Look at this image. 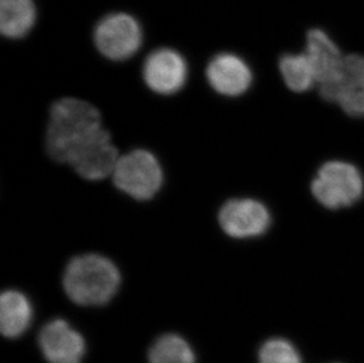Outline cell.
Wrapping results in <instances>:
<instances>
[{"mask_svg":"<svg viewBox=\"0 0 364 363\" xmlns=\"http://www.w3.org/2000/svg\"><path fill=\"white\" fill-rule=\"evenodd\" d=\"M107 130L100 110L76 97H64L48 112L45 144L50 157L69 165Z\"/></svg>","mask_w":364,"mask_h":363,"instance_id":"6da1fadb","label":"cell"},{"mask_svg":"<svg viewBox=\"0 0 364 363\" xmlns=\"http://www.w3.org/2000/svg\"><path fill=\"white\" fill-rule=\"evenodd\" d=\"M122 275L114 261L89 253L69 261L63 274V288L68 298L82 307L104 305L121 287Z\"/></svg>","mask_w":364,"mask_h":363,"instance_id":"7a4b0ae2","label":"cell"},{"mask_svg":"<svg viewBox=\"0 0 364 363\" xmlns=\"http://www.w3.org/2000/svg\"><path fill=\"white\" fill-rule=\"evenodd\" d=\"M111 179L119 191L141 202L161 191L164 172L159 158L139 147L119 156Z\"/></svg>","mask_w":364,"mask_h":363,"instance_id":"3957f363","label":"cell"},{"mask_svg":"<svg viewBox=\"0 0 364 363\" xmlns=\"http://www.w3.org/2000/svg\"><path fill=\"white\" fill-rule=\"evenodd\" d=\"M311 192L326 209H343L361 199L363 176L355 165L347 162H326L311 183Z\"/></svg>","mask_w":364,"mask_h":363,"instance_id":"277c9868","label":"cell"},{"mask_svg":"<svg viewBox=\"0 0 364 363\" xmlns=\"http://www.w3.org/2000/svg\"><path fill=\"white\" fill-rule=\"evenodd\" d=\"M93 41L103 57L114 62H124L139 51L143 44V30L131 14H110L98 21Z\"/></svg>","mask_w":364,"mask_h":363,"instance_id":"5b68a950","label":"cell"},{"mask_svg":"<svg viewBox=\"0 0 364 363\" xmlns=\"http://www.w3.org/2000/svg\"><path fill=\"white\" fill-rule=\"evenodd\" d=\"M218 224L227 236L247 240L263 236L272 226V214L257 199H232L220 206Z\"/></svg>","mask_w":364,"mask_h":363,"instance_id":"8992f818","label":"cell"},{"mask_svg":"<svg viewBox=\"0 0 364 363\" xmlns=\"http://www.w3.org/2000/svg\"><path fill=\"white\" fill-rule=\"evenodd\" d=\"M141 73L145 85L152 93L171 96L186 86L189 65L186 59L173 48H157L145 58Z\"/></svg>","mask_w":364,"mask_h":363,"instance_id":"52a82bcc","label":"cell"},{"mask_svg":"<svg viewBox=\"0 0 364 363\" xmlns=\"http://www.w3.org/2000/svg\"><path fill=\"white\" fill-rule=\"evenodd\" d=\"M321 96L336 103L353 117H364V56H346L340 78L333 85L320 89Z\"/></svg>","mask_w":364,"mask_h":363,"instance_id":"ba28073f","label":"cell"},{"mask_svg":"<svg viewBox=\"0 0 364 363\" xmlns=\"http://www.w3.org/2000/svg\"><path fill=\"white\" fill-rule=\"evenodd\" d=\"M210 88L224 97L242 96L250 89L254 75L240 56L222 52L211 58L205 70Z\"/></svg>","mask_w":364,"mask_h":363,"instance_id":"9c48e42d","label":"cell"},{"mask_svg":"<svg viewBox=\"0 0 364 363\" xmlns=\"http://www.w3.org/2000/svg\"><path fill=\"white\" fill-rule=\"evenodd\" d=\"M39 347L50 363H82L85 340L65 320L46 323L39 334Z\"/></svg>","mask_w":364,"mask_h":363,"instance_id":"30bf717a","label":"cell"},{"mask_svg":"<svg viewBox=\"0 0 364 363\" xmlns=\"http://www.w3.org/2000/svg\"><path fill=\"white\" fill-rule=\"evenodd\" d=\"M304 53L311 63L320 89L333 85L340 78L346 56L323 30L314 28L308 32Z\"/></svg>","mask_w":364,"mask_h":363,"instance_id":"8fae6325","label":"cell"},{"mask_svg":"<svg viewBox=\"0 0 364 363\" xmlns=\"http://www.w3.org/2000/svg\"><path fill=\"white\" fill-rule=\"evenodd\" d=\"M33 309L26 295L9 289L0 296V329L4 336L16 339L31 325Z\"/></svg>","mask_w":364,"mask_h":363,"instance_id":"7c38bea8","label":"cell"},{"mask_svg":"<svg viewBox=\"0 0 364 363\" xmlns=\"http://www.w3.org/2000/svg\"><path fill=\"white\" fill-rule=\"evenodd\" d=\"M36 21L33 0H0V32L4 37L21 39L28 36Z\"/></svg>","mask_w":364,"mask_h":363,"instance_id":"4fadbf2b","label":"cell"},{"mask_svg":"<svg viewBox=\"0 0 364 363\" xmlns=\"http://www.w3.org/2000/svg\"><path fill=\"white\" fill-rule=\"evenodd\" d=\"M279 68L285 85L294 93H306L317 84L313 66L304 52L282 56Z\"/></svg>","mask_w":364,"mask_h":363,"instance_id":"5bb4252c","label":"cell"},{"mask_svg":"<svg viewBox=\"0 0 364 363\" xmlns=\"http://www.w3.org/2000/svg\"><path fill=\"white\" fill-rule=\"evenodd\" d=\"M149 363H196V357L182 336L165 334L150 348Z\"/></svg>","mask_w":364,"mask_h":363,"instance_id":"9a60e30c","label":"cell"},{"mask_svg":"<svg viewBox=\"0 0 364 363\" xmlns=\"http://www.w3.org/2000/svg\"><path fill=\"white\" fill-rule=\"evenodd\" d=\"M257 363H303V360L294 343L283 337H274L262 344Z\"/></svg>","mask_w":364,"mask_h":363,"instance_id":"2e32d148","label":"cell"}]
</instances>
